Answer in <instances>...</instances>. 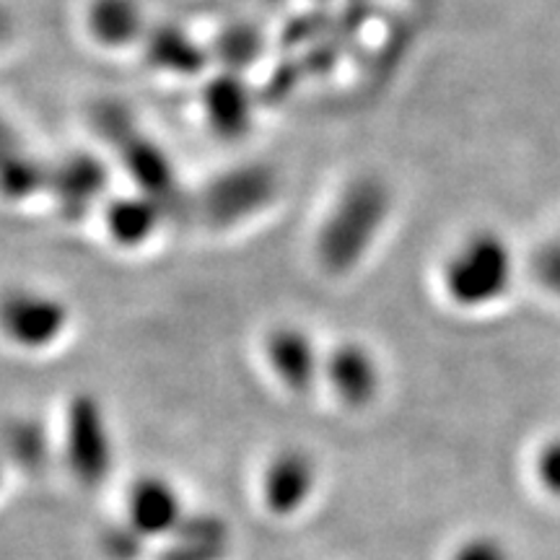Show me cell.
<instances>
[{"label":"cell","instance_id":"6da1fadb","mask_svg":"<svg viewBox=\"0 0 560 560\" xmlns=\"http://www.w3.org/2000/svg\"><path fill=\"white\" fill-rule=\"evenodd\" d=\"M392 192L376 174L350 179L327 210L314 240V252L322 270L346 276L366 260L389 219Z\"/></svg>","mask_w":560,"mask_h":560},{"label":"cell","instance_id":"2e32d148","mask_svg":"<svg viewBox=\"0 0 560 560\" xmlns=\"http://www.w3.org/2000/svg\"><path fill=\"white\" fill-rule=\"evenodd\" d=\"M143 50L153 68L179 75L198 73L208 60L206 50L190 37V32H185L177 24L151 26L143 39Z\"/></svg>","mask_w":560,"mask_h":560},{"label":"cell","instance_id":"8fae6325","mask_svg":"<svg viewBox=\"0 0 560 560\" xmlns=\"http://www.w3.org/2000/svg\"><path fill=\"white\" fill-rule=\"evenodd\" d=\"M107 166L91 153H73L47 174V187L68 219H81L107 190Z\"/></svg>","mask_w":560,"mask_h":560},{"label":"cell","instance_id":"ba28073f","mask_svg":"<svg viewBox=\"0 0 560 560\" xmlns=\"http://www.w3.org/2000/svg\"><path fill=\"white\" fill-rule=\"evenodd\" d=\"M322 380L346 408L363 410L380 397L382 369L376 355L355 340H342L325 355Z\"/></svg>","mask_w":560,"mask_h":560},{"label":"cell","instance_id":"7a4b0ae2","mask_svg":"<svg viewBox=\"0 0 560 560\" xmlns=\"http://www.w3.org/2000/svg\"><path fill=\"white\" fill-rule=\"evenodd\" d=\"M514 278V255L495 231H475L465 236L441 265V285L452 304L480 310L506 296Z\"/></svg>","mask_w":560,"mask_h":560},{"label":"cell","instance_id":"603a6c76","mask_svg":"<svg viewBox=\"0 0 560 560\" xmlns=\"http://www.w3.org/2000/svg\"><path fill=\"white\" fill-rule=\"evenodd\" d=\"M5 470H9V459H5L3 452H0V490L5 486Z\"/></svg>","mask_w":560,"mask_h":560},{"label":"cell","instance_id":"52a82bcc","mask_svg":"<svg viewBox=\"0 0 560 560\" xmlns=\"http://www.w3.org/2000/svg\"><path fill=\"white\" fill-rule=\"evenodd\" d=\"M262 353L276 380L293 395H306L322 380L325 355H319L317 342L304 327L276 325L265 335Z\"/></svg>","mask_w":560,"mask_h":560},{"label":"cell","instance_id":"ac0fdd59","mask_svg":"<svg viewBox=\"0 0 560 560\" xmlns=\"http://www.w3.org/2000/svg\"><path fill=\"white\" fill-rule=\"evenodd\" d=\"M215 52L226 60L229 70L236 73V68L247 66V62L257 58V52H260V37H257V32L252 26H231L215 42Z\"/></svg>","mask_w":560,"mask_h":560},{"label":"cell","instance_id":"277c9868","mask_svg":"<svg viewBox=\"0 0 560 560\" xmlns=\"http://www.w3.org/2000/svg\"><path fill=\"white\" fill-rule=\"evenodd\" d=\"M70 327V306L39 285H5L0 291V338L24 353L58 346Z\"/></svg>","mask_w":560,"mask_h":560},{"label":"cell","instance_id":"4fadbf2b","mask_svg":"<svg viewBox=\"0 0 560 560\" xmlns=\"http://www.w3.org/2000/svg\"><path fill=\"white\" fill-rule=\"evenodd\" d=\"M231 550V529L210 511L187 514L159 552V560H223Z\"/></svg>","mask_w":560,"mask_h":560},{"label":"cell","instance_id":"3957f363","mask_svg":"<svg viewBox=\"0 0 560 560\" xmlns=\"http://www.w3.org/2000/svg\"><path fill=\"white\" fill-rule=\"evenodd\" d=\"M96 125H100L102 136L112 143V149L117 151L122 166L138 185V192L159 200L170 213L179 210L182 190L170 156L156 140L138 128L128 109L104 104L100 115H96Z\"/></svg>","mask_w":560,"mask_h":560},{"label":"cell","instance_id":"44dd1931","mask_svg":"<svg viewBox=\"0 0 560 560\" xmlns=\"http://www.w3.org/2000/svg\"><path fill=\"white\" fill-rule=\"evenodd\" d=\"M537 475L550 493L560 495V439L550 441L542 450L540 459H537Z\"/></svg>","mask_w":560,"mask_h":560},{"label":"cell","instance_id":"5bb4252c","mask_svg":"<svg viewBox=\"0 0 560 560\" xmlns=\"http://www.w3.org/2000/svg\"><path fill=\"white\" fill-rule=\"evenodd\" d=\"M166 213L170 210L161 206L159 200L149 198V195H120V198H112L104 206V229H107L109 240L117 247L138 249L156 236Z\"/></svg>","mask_w":560,"mask_h":560},{"label":"cell","instance_id":"9c48e42d","mask_svg":"<svg viewBox=\"0 0 560 560\" xmlns=\"http://www.w3.org/2000/svg\"><path fill=\"white\" fill-rule=\"evenodd\" d=\"M317 478V462L310 452L289 446L272 454L260 480L265 509L276 516L296 514L312 499Z\"/></svg>","mask_w":560,"mask_h":560},{"label":"cell","instance_id":"7c38bea8","mask_svg":"<svg viewBox=\"0 0 560 560\" xmlns=\"http://www.w3.org/2000/svg\"><path fill=\"white\" fill-rule=\"evenodd\" d=\"M202 115L215 136L236 140L247 136L255 120V104H252L249 86L234 70H223L202 86Z\"/></svg>","mask_w":560,"mask_h":560},{"label":"cell","instance_id":"8992f818","mask_svg":"<svg viewBox=\"0 0 560 560\" xmlns=\"http://www.w3.org/2000/svg\"><path fill=\"white\" fill-rule=\"evenodd\" d=\"M66 459L83 488L107 482L115 465V446L107 412L94 395H75L66 410Z\"/></svg>","mask_w":560,"mask_h":560},{"label":"cell","instance_id":"ffe728a7","mask_svg":"<svg viewBox=\"0 0 560 560\" xmlns=\"http://www.w3.org/2000/svg\"><path fill=\"white\" fill-rule=\"evenodd\" d=\"M450 560H511V552L506 545L495 540V537L480 535L462 542L459 548L452 552Z\"/></svg>","mask_w":560,"mask_h":560},{"label":"cell","instance_id":"e0dca14e","mask_svg":"<svg viewBox=\"0 0 560 560\" xmlns=\"http://www.w3.org/2000/svg\"><path fill=\"white\" fill-rule=\"evenodd\" d=\"M0 452L9 459V465H16L26 472H37L50 457V444H47V433L37 420L19 418L5 425L3 436H0Z\"/></svg>","mask_w":560,"mask_h":560},{"label":"cell","instance_id":"9a60e30c","mask_svg":"<svg viewBox=\"0 0 560 560\" xmlns=\"http://www.w3.org/2000/svg\"><path fill=\"white\" fill-rule=\"evenodd\" d=\"M86 30L100 47L125 50L143 42L151 26L140 0H91Z\"/></svg>","mask_w":560,"mask_h":560},{"label":"cell","instance_id":"7402d4cb","mask_svg":"<svg viewBox=\"0 0 560 560\" xmlns=\"http://www.w3.org/2000/svg\"><path fill=\"white\" fill-rule=\"evenodd\" d=\"M11 37H13V16L11 11L0 3V47H3Z\"/></svg>","mask_w":560,"mask_h":560},{"label":"cell","instance_id":"30bf717a","mask_svg":"<svg viewBox=\"0 0 560 560\" xmlns=\"http://www.w3.org/2000/svg\"><path fill=\"white\" fill-rule=\"evenodd\" d=\"M125 506H128V522L145 540L170 537L187 516L177 488L161 475H143L132 482Z\"/></svg>","mask_w":560,"mask_h":560},{"label":"cell","instance_id":"5b68a950","mask_svg":"<svg viewBox=\"0 0 560 560\" xmlns=\"http://www.w3.org/2000/svg\"><path fill=\"white\" fill-rule=\"evenodd\" d=\"M280 179L272 166L252 161L215 174L200 195V213L210 226L229 229L244 223L276 202Z\"/></svg>","mask_w":560,"mask_h":560},{"label":"cell","instance_id":"d6986e66","mask_svg":"<svg viewBox=\"0 0 560 560\" xmlns=\"http://www.w3.org/2000/svg\"><path fill=\"white\" fill-rule=\"evenodd\" d=\"M100 545L107 560H140L145 550V537L130 522H120L109 524L102 532Z\"/></svg>","mask_w":560,"mask_h":560}]
</instances>
